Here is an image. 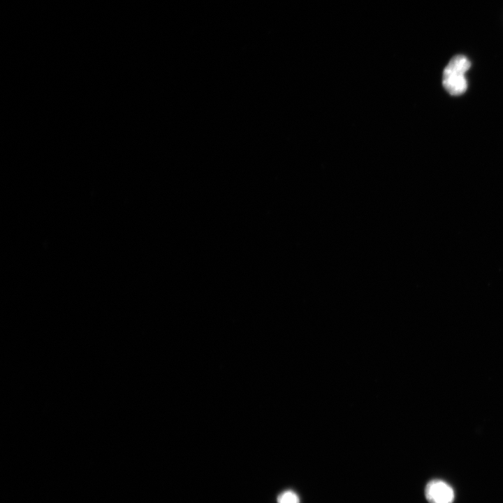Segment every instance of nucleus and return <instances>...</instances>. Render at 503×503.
Masks as SVG:
<instances>
[{
	"mask_svg": "<svg viewBox=\"0 0 503 503\" xmlns=\"http://www.w3.org/2000/svg\"><path fill=\"white\" fill-rule=\"evenodd\" d=\"M425 495L430 503H452L454 500L453 488L442 480L430 481L425 487Z\"/></svg>",
	"mask_w": 503,
	"mask_h": 503,
	"instance_id": "f03ea898",
	"label": "nucleus"
},
{
	"mask_svg": "<svg viewBox=\"0 0 503 503\" xmlns=\"http://www.w3.org/2000/svg\"><path fill=\"white\" fill-rule=\"evenodd\" d=\"M470 66L469 60L464 55L454 56L449 61L443 72L442 84L450 94L460 95L467 90V82L465 74Z\"/></svg>",
	"mask_w": 503,
	"mask_h": 503,
	"instance_id": "f257e3e1",
	"label": "nucleus"
},
{
	"mask_svg": "<svg viewBox=\"0 0 503 503\" xmlns=\"http://www.w3.org/2000/svg\"><path fill=\"white\" fill-rule=\"evenodd\" d=\"M277 503H300L298 495L293 490H285L277 497Z\"/></svg>",
	"mask_w": 503,
	"mask_h": 503,
	"instance_id": "7ed1b4c3",
	"label": "nucleus"
}]
</instances>
